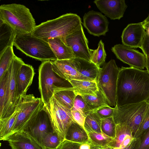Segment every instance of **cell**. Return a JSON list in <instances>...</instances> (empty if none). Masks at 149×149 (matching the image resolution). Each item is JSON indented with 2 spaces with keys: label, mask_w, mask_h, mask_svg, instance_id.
<instances>
[{
  "label": "cell",
  "mask_w": 149,
  "mask_h": 149,
  "mask_svg": "<svg viewBox=\"0 0 149 149\" xmlns=\"http://www.w3.org/2000/svg\"><path fill=\"white\" fill-rule=\"evenodd\" d=\"M143 25L149 24V15L142 22Z\"/></svg>",
  "instance_id": "47"
},
{
  "label": "cell",
  "mask_w": 149,
  "mask_h": 149,
  "mask_svg": "<svg viewBox=\"0 0 149 149\" xmlns=\"http://www.w3.org/2000/svg\"><path fill=\"white\" fill-rule=\"evenodd\" d=\"M61 143L57 134L53 131L46 135L41 144L45 149H57Z\"/></svg>",
  "instance_id": "34"
},
{
  "label": "cell",
  "mask_w": 149,
  "mask_h": 149,
  "mask_svg": "<svg viewBox=\"0 0 149 149\" xmlns=\"http://www.w3.org/2000/svg\"><path fill=\"white\" fill-rule=\"evenodd\" d=\"M35 73L33 66L24 63L21 66L17 76V96L19 101L20 97L26 95L31 84Z\"/></svg>",
  "instance_id": "19"
},
{
  "label": "cell",
  "mask_w": 149,
  "mask_h": 149,
  "mask_svg": "<svg viewBox=\"0 0 149 149\" xmlns=\"http://www.w3.org/2000/svg\"><path fill=\"white\" fill-rule=\"evenodd\" d=\"M93 2L101 12L112 20L123 17L127 7L124 0H96Z\"/></svg>",
  "instance_id": "17"
},
{
  "label": "cell",
  "mask_w": 149,
  "mask_h": 149,
  "mask_svg": "<svg viewBox=\"0 0 149 149\" xmlns=\"http://www.w3.org/2000/svg\"><path fill=\"white\" fill-rule=\"evenodd\" d=\"M114 108L109 106L103 107L96 111V113L101 119L113 117Z\"/></svg>",
  "instance_id": "39"
},
{
  "label": "cell",
  "mask_w": 149,
  "mask_h": 149,
  "mask_svg": "<svg viewBox=\"0 0 149 149\" xmlns=\"http://www.w3.org/2000/svg\"><path fill=\"white\" fill-rule=\"evenodd\" d=\"M116 126L113 117L102 119L101 128L102 132L113 139L115 137Z\"/></svg>",
  "instance_id": "33"
},
{
  "label": "cell",
  "mask_w": 149,
  "mask_h": 149,
  "mask_svg": "<svg viewBox=\"0 0 149 149\" xmlns=\"http://www.w3.org/2000/svg\"><path fill=\"white\" fill-rule=\"evenodd\" d=\"M146 33L142 22L129 24L122 32L123 44L132 48H141Z\"/></svg>",
  "instance_id": "15"
},
{
  "label": "cell",
  "mask_w": 149,
  "mask_h": 149,
  "mask_svg": "<svg viewBox=\"0 0 149 149\" xmlns=\"http://www.w3.org/2000/svg\"><path fill=\"white\" fill-rule=\"evenodd\" d=\"M146 68L149 73V56H146Z\"/></svg>",
  "instance_id": "46"
},
{
  "label": "cell",
  "mask_w": 149,
  "mask_h": 149,
  "mask_svg": "<svg viewBox=\"0 0 149 149\" xmlns=\"http://www.w3.org/2000/svg\"><path fill=\"white\" fill-rule=\"evenodd\" d=\"M0 20L10 26L16 35L31 34L36 26L29 9L20 4L1 5Z\"/></svg>",
  "instance_id": "3"
},
{
  "label": "cell",
  "mask_w": 149,
  "mask_h": 149,
  "mask_svg": "<svg viewBox=\"0 0 149 149\" xmlns=\"http://www.w3.org/2000/svg\"><path fill=\"white\" fill-rule=\"evenodd\" d=\"M90 51L91 62L100 68V66L105 63L107 56L104 44L102 40L100 41L96 49H90Z\"/></svg>",
  "instance_id": "30"
},
{
  "label": "cell",
  "mask_w": 149,
  "mask_h": 149,
  "mask_svg": "<svg viewBox=\"0 0 149 149\" xmlns=\"http://www.w3.org/2000/svg\"><path fill=\"white\" fill-rule=\"evenodd\" d=\"M91 145V142L81 143L79 149H90Z\"/></svg>",
  "instance_id": "44"
},
{
  "label": "cell",
  "mask_w": 149,
  "mask_h": 149,
  "mask_svg": "<svg viewBox=\"0 0 149 149\" xmlns=\"http://www.w3.org/2000/svg\"><path fill=\"white\" fill-rule=\"evenodd\" d=\"M38 78L39 89L45 105L49 102L54 90L73 88L70 81L61 77L54 71L51 61L42 62L39 68Z\"/></svg>",
  "instance_id": "4"
},
{
  "label": "cell",
  "mask_w": 149,
  "mask_h": 149,
  "mask_svg": "<svg viewBox=\"0 0 149 149\" xmlns=\"http://www.w3.org/2000/svg\"><path fill=\"white\" fill-rule=\"evenodd\" d=\"M45 106L50 114L53 130L57 134L62 143L65 140L68 127L72 122L74 121L71 110L62 106L53 96Z\"/></svg>",
  "instance_id": "9"
},
{
  "label": "cell",
  "mask_w": 149,
  "mask_h": 149,
  "mask_svg": "<svg viewBox=\"0 0 149 149\" xmlns=\"http://www.w3.org/2000/svg\"><path fill=\"white\" fill-rule=\"evenodd\" d=\"M81 144L65 140L57 149H79Z\"/></svg>",
  "instance_id": "40"
},
{
  "label": "cell",
  "mask_w": 149,
  "mask_h": 149,
  "mask_svg": "<svg viewBox=\"0 0 149 149\" xmlns=\"http://www.w3.org/2000/svg\"><path fill=\"white\" fill-rule=\"evenodd\" d=\"M82 26L79 15L67 13L36 26L31 34L48 42L50 38H64L79 29Z\"/></svg>",
  "instance_id": "2"
},
{
  "label": "cell",
  "mask_w": 149,
  "mask_h": 149,
  "mask_svg": "<svg viewBox=\"0 0 149 149\" xmlns=\"http://www.w3.org/2000/svg\"><path fill=\"white\" fill-rule=\"evenodd\" d=\"M65 140L80 143L90 142L88 133L85 129L75 121L68 127Z\"/></svg>",
  "instance_id": "23"
},
{
  "label": "cell",
  "mask_w": 149,
  "mask_h": 149,
  "mask_svg": "<svg viewBox=\"0 0 149 149\" xmlns=\"http://www.w3.org/2000/svg\"><path fill=\"white\" fill-rule=\"evenodd\" d=\"M71 113L74 121L84 128L86 117L82 112L74 107L71 110Z\"/></svg>",
  "instance_id": "38"
},
{
  "label": "cell",
  "mask_w": 149,
  "mask_h": 149,
  "mask_svg": "<svg viewBox=\"0 0 149 149\" xmlns=\"http://www.w3.org/2000/svg\"><path fill=\"white\" fill-rule=\"evenodd\" d=\"M146 31V33L149 36V26L144 25Z\"/></svg>",
  "instance_id": "48"
},
{
  "label": "cell",
  "mask_w": 149,
  "mask_h": 149,
  "mask_svg": "<svg viewBox=\"0 0 149 149\" xmlns=\"http://www.w3.org/2000/svg\"><path fill=\"white\" fill-rule=\"evenodd\" d=\"M109 23L106 17L93 10L85 13L83 17V26L90 34L95 36L105 35L109 31Z\"/></svg>",
  "instance_id": "14"
},
{
  "label": "cell",
  "mask_w": 149,
  "mask_h": 149,
  "mask_svg": "<svg viewBox=\"0 0 149 149\" xmlns=\"http://www.w3.org/2000/svg\"><path fill=\"white\" fill-rule=\"evenodd\" d=\"M51 61L54 71L61 77L69 81L72 79L93 81L78 72L74 66L71 59Z\"/></svg>",
  "instance_id": "18"
},
{
  "label": "cell",
  "mask_w": 149,
  "mask_h": 149,
  "mask_svg": "<svg viewBox=\"0 0 149 149\" xmlns=\"http://www.w3.org/2000/svg\"><path fill=\"white\" fill-rule=\"evenodd\" d=\"M13 46L26 56L42 62L57 60L48 42L31 34L16 35Z\"/></svg>",
  "instance_id": "5"
},
{
  "label": "cell",
  "mask_w": 149,
  "mask_h": 149,
  "mask_svg": "<svg viewBox=\"0 0 149 149\" xmlns=\"http://www.w3.org/2000/svg\"><path fill=\"white\" fill-rule=\"evenodd\" d=\"M148 25V26H149V24H145V25Z\"/></svg>",
  "instance_id": "50"
},
{
  "label": "cell",
  "mask_w": 149,
  "mask_h": 149,
  "mask_svg": "<svg viewBox=\"0 0 149 149\" xmlns=\"http://www.w3.org/2000/svg\"><path fill=\"white\" fill-rule=\"evenodd\" d=\"M149 101V73L131 67L120 68L117 85L116 105Z\"/></svg>",
  "instance_id": "1"
},
{
  "label": "cell",
  "mask_w": 149,
  "mask_h": 149,
  "mask_svg": "<svg viewBox=\"0 0 149 149\" xmlns=\"http://www.w3.org/2000/svg\"><path fill=\"white\" fill-rule=\"evenodd\" d=\"M8 77L7 70L0 77V115L3 112L6 101Z\"/></svg>",
  "instance_id": "35"
},
{
  "label": "cell",
  "mask_w": 149,
  "mask_h": 149,
  "mask_svg": "<svg viewBox=\"0 0 149 149\" xmlns=\"http://www.w3.org/2000/svg\"><path fill=\"white\" fill-rule=\"evenodd\" d=\"M24 63L21 58L15 55L8 70V77L6 97L3 112L0 115V120L8 118L16 110L19 102L17 96V77L20 68Z\"/></svg>",
  "instance_id": "8"
},
{
  "label": "cell",
  "mask_w": 149,
  "mask_h": 149,
  "mask_svg": "<svg viewBox=\"0 0 149 149\" xmlns=\"http://www.w3.org/2000/svg\"><path fill=\"white\" fill-rule=\"evenodd\" d=\"M70 82L77 95H95L99 90L95 81L72 79Z\"/></svg>",
  "instance_id": "24"
},
{
  "label": "cell",
  "mask_w": 149,
  "mask_h": 149,
  "mask_svg": "<svg viewBox=\"0 0 149 149\" xmlns=\"http://www.w3.org/2000/svg\"><path fill=\"white\" fill-rule=\"evenodd\" d=\"M76 96L73 88L55 90L53 96L61 104L70 110L73 107Z\"/></svg>",
  "instance_id": "25"
},
{
  "label": "cell",
  "mask_w": 149,
  "mask_h": 149,
  "mask_svg": "<svg viewBox=\"0 0 149 149\" xmlns=\"http://www.w3.org/2000/svg\"><path fill=\"white\" fill-rule=\"evenodd\" d=\"M71 61L75 69L85 77L97 81L100 68L91 61L75 58Z\"/></svg>",
  "instance_id": "20"
},
{
  "label": "cell",
  "mask_w": 149,
  "mask_h": 149,
  "mask_svg": "<svg viewBox=\"0 0 149 149\" xmlns=\"http://www.w3.org/2000/svg\"><path fill=\"white\" fill-rule=\"evenodd\" d=\"M3 141H7L11 149H45L35 139L23 130L12 133Z\"/></svg>",
  "instance_id": "16"
},
{
  "label": "cell",
  "mask_w": 149,
  "mask_h": 149,
  "mask_svg": "<svg viewBox=\"0 0 149 149\" xmlns=\"http://www.w3.org/2000/svg\"><path fill=\"white\" fill-rule=\"evenodd\" d=\"M116 134L113 141L108 146L123 149L132 141L134 138L129 126L125 124H116Z\"/></svg>",
  "instance_id": "21"
},
{
  "label": "cell",
  "mask_w": 149,
  "mask_h": 149,
  "mask_svg": "<svg viewBox=\"0 0 149 149\" xmlns=\"http://www.w3.org/2000/svg\"><path fill=\"white\" fill-rule=\"evenodd\" d=\"M61 38L66 45L71 48L75 58L91 61L88 41L82 26L79 29Z\"/></svg>",
  "instance_id": "12"
},
{
  "label": "cell",
  "mask_w": 149,
  "mask_h": 149,
  "mask_svg": "<svg viewBox=\"0 0 149 149\" xmlns=\"http://www.w3.org/2000/svg\"><path fill=\"white\" fill-rule=\"evenodd\" d=\"M149 129V101L141 123L135 134L134 138H139L143 135Z\"/></svg>",
  "instance_id": "36"
},
{
  "label": "cell",
  "mask_w": 149,
  "mask_h": 149,
  "mask_svg": "<svg viewBox=\"0 0 149 149\" xmlns=\"http://www.w3.org/2000/svg\"><path fill=\"white\" fill-rule=\"evenodd\" d=\"M73 107L82 112L86 117L94 112L89 108L82 97L80 95L76 96Z\"/></svg>",
  "instance_id": "37"
},
{
  "label": "cell",
  "mask_w": 149,
  "mask_h": 149,
  "mask_svg": "<svg viewBox=\"0 0 149 149\" xmlns=\"http://www.w3.org/2000/svg\"><path fill=\"white\" fill-rule=\"evenodd\" d=\"M91 144L102 146H108L113 141L114 139L107 136L103 133L87 132Z\"/></svg>",
  "instance_id": "32"
},
{
  "label": "cell",
  "mask_w": 149,
  "mask_h": 149,
  "mask_svg": "<svg viewBox=\"0 0 149 149\" xmlns=\"http://www.w3.org/2000/svg\"><path fill=\"white\" fill-rule=\"evenodd\" d=\"M147 103L148 101L122 106L116 105L113 116L115 123L127 125L134 138L143 120Z\"/></svg>",
  "instance_id": "7"
},
{
  "label": "cell",
  "mask_w": 149,
  "mask_h": 149,
  "mask_svg": "<svg viewBox=\"0 0 149 149\" xmlns=\"http://www.w3.org/2000/svg\"><path fill=\"white\" fill-rule=\"evenodd\" d=\"M48 42L57 60L72 59L75 58L71 48L66 45L61 38H50Z\"/></svg>",
  "instance_id": "22"
},
{
  "label": "cell",
  "mask_w": 149,
  "mask_h": 149,
  "mask_svg": "<svg viewBox=\"0 0 149 149\" xmlns=\"http://www.w3.org/2000/svg\"><path fill=\"white\" fill-rule=\"evenodd\" d=\"M19 111L17 107L14 113L8 118L0 120V139L3 140L12 133L15 123Z\"/></svg>",
  "instance_id": "28"
},
{
  "label": "cell",
  "mask_w": 149,
  "mask_h": 149,
  "mask_svg": "<svg viewBox=\"0 0 149 149\" xmlns=\"http://www.w3.org/2000/svg\"><path fill=\"white\" fill-rule=\"evenodd\" d=\"M101 120L96 113H90L86 118L84 128L87 132L102 133L101 128Z\"/></svg>",
  "instance_id": "29"
},
{
  "label": "cell",
  "mask_w": 149,
  "mask_h": 149,
  "mask_svg": "<svg viewBox=\"0 0 149 149\" xmlns=\"http://www.w3.org/2000/svg\"><path fill=\"white\" fill-rule=\"evenodd\" d=\"M120 69L114 59L105 63L100 68L96 81L108 105L113 108L116 105L117 82Z\"/></svg>",
  "instance_id": "6"
},
{
  "label": "cell",
  "mask_w": 149,
  "mask_h": 149,
  "mask_svg": "<svg viewBox=\"0 0 149 149\" xmlns=\"http://www.w3.org/2000/svg\"><path fill=\"white\" fill-rule=\"evenodd\" d=\"M106 146L103 147L98 145H93L91 144L90 149H104Z\"/></svg>",
  "instance_id": "45"
},
{
  "label": "cell",
  "mask_w": 149,
  "mask_h": 149,
  "mask_svg": "<svg viewBox=\"0 0 149 149\" xmlns=\"http://www.w3.org/2000/svg\"><path fill=\"white\" fill-rule=\"evenodd\" d=\"M13 46L8 47L0 55V77L8 70L15 55Z\"/></svg>",
  "instance_id": "31"
},
{
  "label": "cell",
  "mask_w": 149,
  "mask_h": 149,
  "mask_svg": "<svg viewBox=\"0 0 149 149\" xmlns=\"http://www.w3.org/2000/svg\"><path fill=\"white\" fill-rule=\"evenodd\" d=\"M141 138V143L136 149H149V129Z\"/></svg>",
  "instance_id": "41"
},
{
  "label": "cell",
  "mask_w": 149,
  "mask_h": 149,
  "mask_svg": "<svg viewBox=\"0 0 149 149\" xmlns=\"http://www.w3.org/2000/svg\"><path fill=\"white\" fill-rule=\"evenodd\" d=\"M22 130L28 133L40 143L46 135L54 131L50 114L45 105L31 118Z\"/></svg>",
  "instance_id": "11"
},
{
  "label": "cell",
  "mask_w": 149,
  "mask_h": 149,
  "mask_svg": "<svg viewBox=\"0 0 149 149\" xmlns=\"http://www.w3.org/2000/svg\"><path fill=\"white\" fill-rule=\"evenodd\" d=\"M104 149H120L118 148H113L111 146H107Z\"/></svg>",
  "instance_id": "49"
},
{
  "label": "cell",
  "mask_w": 149,
  "mask_h": 149,
  "mask_svg": "<svg viewBox=\"0 0 149 149\" xmlns=\"http://www.w3.org/2000/svg\"><path fill=\"white\" fill-rule=\"evenodd\" d=\"M140 49L146 56H149V36L146 33Z\"/></svg>",
  "instance_id": "42"
},
{
  "label": "cell",
  "mask_w": 149,
  "mask_h": 149,
  "mask_svg": "<svg viewBox=\"0 0 149 149\" xmlns=\"http://www.w3.org/2000/svg\"><path fill=\"white\" fill-rule=\"evenodd\" d=\"M111 49L118 59L130 67L141 70L146 68V56L138 50L121 44L116 45Z\"/></svg>",
  "instance_id": "13"
},
{
  "label": "cell",
  "mask_w": 149,
  "mask_h": 149,
  "mask_svg": "<svg viewBox=\"0 0 149 149\" xmlns=\"http://www.w3.org/2000/svg\"><path fill=\"white\" fill-rule=\"evenodd\" d=\"M81 96L94 112L103 107L109 106L102 93L99 89L95 95H86Z\"/></svg>",
  "instance_id": "27"
},
{
  "label": "cell",
  "mask_w": 149,
  "mask_h": 149,
  "mask_svg": "<svg viewBox=\"0 0 149 149\" xmlns=\"http://www.w3.org/2000/svg\"><path fill=\"white\" fill-rule=\"evenodd\" d=\"M141 141V138H134L131 142L123 149H136L140 146Z\"/></svg>",
  "instance_id": "43"
},
{
  "label": "cell",
  "mask_w": 149,
  "mask_h": 149,
  "mask_svg": "<svg viewBox=\"0 0 149 149\" xmlns=\"http://www.w3.org/2000/svg\"><path fill=\"white\" fill-rule=\"evenodd\" d=\"M43 105L41 98L36 97L33 94L21 96L17 107L19 111L12 134L22 130L29 120Z\"/></svg>",
  "instance_id": "10"
},
{
  "label": "cell",
  "mask_w": 149,
  "mask_h": 149,
  "mask_svg": "<svg viewBox=\"0 0 149 149\" xmlns=\"http://www.w3.org/2000/svg\"><path fill=\"white\" fill-rule=\"evenodd\" d=\"M0 20V55H1L7 47L13 45V42L16 35L10 26Z\"/></svg>",
  "instance_id": "26"
}]
</instances>
